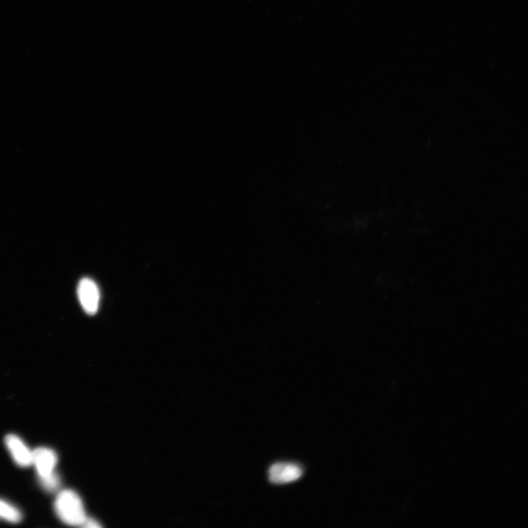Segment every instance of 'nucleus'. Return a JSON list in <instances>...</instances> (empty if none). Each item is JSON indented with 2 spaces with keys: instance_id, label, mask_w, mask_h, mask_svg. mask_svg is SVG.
<instances>
[{
  "instance_id": "1",
  "label": "nucleus",
  "mask_w": 528,
  "mask_h": 528,
  "mask_svg": "<svg viewBox=\"0 0 528 528\" xmlns=\"http://www.w3.org/2000/svg\"><path fill=\"white\" fill-rule=\"evenodd\" d=\"M55 509L59 519L66 524L82 526L87 519L80 497L77 493L70 489L58 493Z\"/></svg>"
},
{
  "instance_id": "2",
  "label": "nucleus",
  "mask_w": 528,
  "mask_h": 528,
  "mask_svg": "<svg viewBox=\"0 0 528 528\" xmlns=\"http://www.w3.org/2000/svg\"><path fill=\"white\" fill-rule=\"evenodd\" d=\"M79 302L85 313L95 315L99 308L100 292L97 284L91 278H84L80 281L77 288Z\"/></svg>"
},
{
  "instance_id": "3",
  "label": "nucleus",
  "mask_w": 528,
  "mask_h": 528,
  "mask_svg": "<svg viewBox=\"0 0 528 528\" xmlns=\"http://www.w3.org/2000/svg\"><path fill=\"white\" fill-rule=\"evenodd\" d=\"M303 475V469L294 463H277L269 470V480L275 484H285L299 480Z\"/></svg>"
},
{
  "instance_id": "4",
  "label": "nucleus",
  "mask_w": 528,
  "mask_h": 528,
  "mask_svg": "<svg viewBox=\"0 0 528 528\" xmlns=\"http://www.w3.org/2000/svg\"><path fill=\"white\" fill-rule=\"evenodd\" d=\"M5 442L16 465L22 468H27L32 465V451L19 437L8 434Z\"/></svg>"
},
{
  "instance_id": "5",
  "label": "nucleus",
  "mask_w": 528,
  "mask_h": 528,
  "mask_svg": "<svg viewBox=\"0 0 528 528\" xmlns=\"http://www.w3.org/2000/svg\"><path fill=\"white\" fill-rule=\"evenodd\" d=\"M58 461V455L52 449L42 447L32 451V465H35L39 477L55 472Z\"/></svg>"
},
{
  "instance_id": "6",
  "label": "nucleus",
  "mask_w": 528,
  "mask_h": 528,
  "mask_svg": "<svg viewBox=\"0 0 528 528\" xmlns=\"http://www.w3.org/2000/svg\"><path fill=\"white\" fill-rule=\"evenodd\" d=\"M0 518L11 523H19L22 520V516L18 508L0 500Z\"/></svg>"
},
{
  "instance_id": "7",
  "label": "nucleus",
  "mask_w": 528,
  "mask_h": 528,
  "mask_svg": "<svg viewBox=\"0 0 528 528\" xmlns=\"http://www.w3.org/2000/svg\"><path fill=\"white\" fill-rule=\"evenodd\" d=\"M39 478L41 487L48 492H56L60 487V479L56 472Z\"/></svg>"
},
{
  "instance_id": "8",
  "label": "nucleus",
  "mask_w": 528,
  "mask_h": 528,
  "mask_svg": "<svg viewBox=\"0 0 528 528\" xmlns=\"http://www.w3.org/2000/svg\"><path fill=\"white\" fill-rule=\"evenodd\" d=\"M82 527L95 528V527H100L101 524L98 522H96L95 520L87 517V519L85 520Z\"/></svg>"
}]
</instances>
